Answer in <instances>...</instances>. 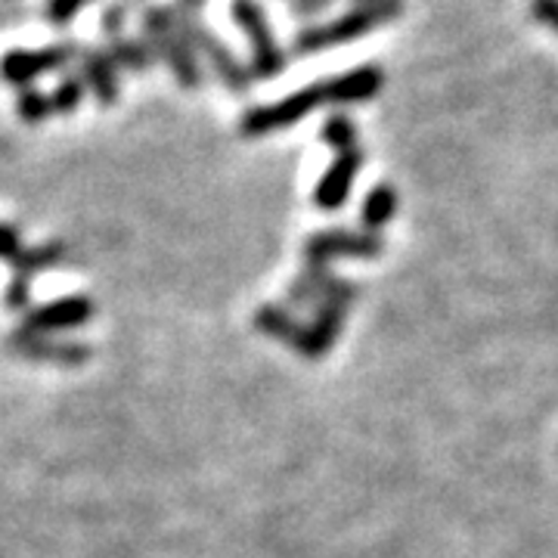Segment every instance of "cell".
<instances>
[{"mask_svg":"<svg viewBox=\"0 0 558 558\" xmlns=\"http://www.w3.org/2000/svg\"><path fill=\"white\" fill-rule=\"evenodd\" d=\"M385 252V240L366 230H319L304 242V270L289 289L292 307H311L317 304L326 282H329V260L332 258H363L373 260Z\"/></svg>","mask_w":558,"mask_h":558,"instance_id":"cell-1","label":"cell"},{"mask_svg":"<svg viewBox=\"0 0 558 558\" xmlns=\"http://www.w3.org/2000/svg\"><path fill=\"white\" fill-rule=\"evenodd\" d=\"M403 13V0H388V3H373V7H351L348 13H341L336 20L317 22V25H304L299 35L292 38V50L299 57H317L326 53L339 44L366 38L376 28L398 20Z\"/></svg>","mask_w":558,"mask_h":558,"instance_id":"cell-2","label":"cell"},{"mask_svg":"<svg viewBox=\"0 0 558 558\" xmlns=\"http://www.w3.org/2000/svg\"><path fill=\"white\" fill-rule=\"evenodd\" d=\"M143 32H146V40H149L156 60L168 62V69H171V75L180 87L199 90L205 75H202L199 53H196L193 40L180 22V10H174V7H146L143 10Z\"/></svg>","mask_w":558,"mask_h":558,"instance_id":"cell-3","label":"cell"},{"mask_svg":"<svg viewBox=\"0 0 558 558\" xmlns=\"http://www.w3.org/2000/svg\"><path fill=\"white\" fill-rule=\"evenodd\" d=\"M323 106H332L329 81H314V84L301 87V90L282 97V100L245 109L240 119V134L245 140L270 137V134L295 128L299 121H304L311 112H317Z\"/></svg>","mask_w":558,"mask_h":558,"instance_id":"cell-4","label":"cell"},{"mask_svg":"<svg viewBox=\"0 0 558 558\" xmlns=\"http://www.w3.org/2000/svg\"><path fill=\"white\" fill-rule=\"evenodd\" d=\"M357 301V286H351L348 279H329L323 295L317 301V314L314 323H301L299 339H295V354L304 360H319L332 351V344L339 341L344 329V317L351 311V304Z\"/></svg>","mask_w":558,"mask_h":558,"instance_id":"cell-5","label":"cell"},{"mask_svg":"<svg viewBox=\"0 0 558 558\" xmlns=\"http://www.w3.org/2000/svg\"><path fill=\"white\" fill-rule=\"evenodd\" d=\"M230 16L240 25V32L248 40L252 50V75L255 81H274L286 72V50L274 35V25L260 0H230Z\"/></svg>","mask_w":558,"mask_h":558,"instance_id":"cell-6","label":"cell"},{"mask_svg":"<svg viewBox=\"0 0 558 558\" xmlns=\"http://www.w3.org/2000/svg\"><path fill=\"white\" fill-rule=\"evenodd\" d=\"M180 22H183L190 40H193L196 53L205 57V62L211 65V72L218 75L220 84H223L230 94H248L252 84H255V75H252V69L236 57V50H230V44L220 40L218 35H215L196 13H190V10H180Z\"/></svg>","mask_w":558,"mask_h":558,"instance_id":"cell-7","label":"cell"},{"mask_svg":"<svg viewBox=\"0 0 558 558\" xmlns=\"http://www.w3.org/2000/svg\"><path fill=\"white\" fill-rule=\"evenodd\" d=\"M81 57V50L72 40H62V44H50V47H40V50H7L0 57V81L3 84H13V87H32L35 81L50 75V72H60L69 62H75Z\"/></svg>","mask_w":558,"mask_h":558,"instance_id":"cell-8","label":"cell"},{"mask_svg":"<svg viewBox=\"0 0 558 558\" xmlns=\"http://www.w3.org/2000/svg\"><path fill=\"white\" fill-rule=\"evenodd\" d=\"M97 314V304L90 295H65V299L47 301L35 311L25 314V326L22 329H32L40 336H60L69 329H78L84 323H90Z\"/></svg>","mask_w":558,"mask_h":558,"instance_id":"cell-9","label":"cell"},{"mask_svg":"<svg viewBox=\"0 0 558 558\" xmlns=\"http://www.w3.org/2000/svg\"><path fill=\"white\" fill-rule=\"evenodd\" d=\"M10 348L25 360H38V363H62V366H81L90 360V344L81 341L53 339V336H40L32 329H20L10 336Z\"/></svg>","mask_w":558,"mask_h":558,"instance_id":"cell-10","label":"cell"},{"mask_svg":"<svg viewBox=\"0 0 558 558\" xmlns=\"http://www.w3.org/2000/svg\"><path fill=\"white\" fill-rule=\"evenodd\" d=\"M363 149L354 153H341L332 159V165L326 168V174L317 180L314 186V205L319 211H339L344 208V202L354 190V180H357L360 168H363Z\"/></svg>","mask_w":558,"mask_h":558,"instance_id":"cell-11","label":"cell"},{"mask_svg":"<svg viewBox=\"0 0 558 558\" xmlns=\"http://www.w3.org/2000/svg\"><path fill=\"white\" fill-rule=\"evenodd\" d=\"M81 78L90 87V94L97 97L102 109H112L121 97V84H119V65L109 57V50H100V47H87L81 50Z\"/></svg>","mask_w":558,"mask_h":558,"instance_id":"cell-12","label":"cell"},{"mask_svg":"<svg viewBox=\"0 0 558 558\" xmlns=\"http://www.w3.org/2000/svg\"><path fill=\"white\" fill-rule=\"evenodd\" d=\"M381 87H385V72L376 62H366V65L348 69L336 78H329L332 106H363V102L376 100Z\"/></svg>","mask_w":558,"mask_h":558,"instance_id":"cell-13","label":"cell"},{"mask_svg":"<svg viewBox=\"0 0 558 558\" xmlns=\"http://www.w3.org/2000/svg\"><path fill=\"white\" fill-rule=\"evenodd\" d=\"M398 215V190L391 183H379L366 193V199L360 205V223L366 233H376L385 230Z\"/></svg>","mask_w":558,"mask_h":558,"instance_id":"cell-14","label":"cell"},{"mask_svg":"<svg viewBox=\"0 0 558 558\" xmlns=\"http://www.w3.org/2000/svg\"><path fill=\"white\" fill-rule=\"evenodd\" d=\"M109 57L116 60L121 72H134V75H146L156 65V53H153L149 40L128 38V35L109 40Z\"/></svg>","mask_w":558,"mask_h":558,"instance_id":"cell-15","label":"cell"},{"mask_svg":"<svg viewBox=\"0 0 558 558\" xmlns=\"http://www.w3.org/2000/svg\"><path fill=\"white\" fill-rule=\"evenodd\" d=\"M255 329L264 332L267 339H277V341H289V344H295L301 332V323L286 307H279V304H264L255 311Z\"/></svg>","mask_w":558,"mask_h":558,"instance_id":"cell-16","label":"cell"},{"mask_svg":"<svg viewBox=\"0 0 558 558\" xmlns=\"http://www.w3.org/2000/svg\"><path fill=\"white\" fill-rule=\"evenodd\" d=\"M62 258H65V245H60V242H47V245H38V248H25L20 260L13 264V277H22L32 282L38 274L50 270L53 264H60Z\"/></svg>","mask_w":558,"mask_h":558,"instance_id":"cell-17","label":"cell"},{"mask_svg":"<svg viewBox=\"0 0 558 558\" xmlns=\"http://www.w3.org/2000/svg\"><path fill=\"white\" fill-rule=\"evenodd\" d=\"M319 140L341 156V153H354L360 149L357 146V124L348 119L344 112H332L329 119L323 121V128H319Z\"/></svg>","mask_w":558,"mask_h":558,"instance_id":"cell-18","label":"cell"},{"mask_svg":"<svg viewBox=\"0 0 558 558\" xmlns=\"http://www.w3.org/2000/svg\"><path fill=\"white\" fill-rule=\"evenodd\" d=\"M16 116L25 124L38 128V124H44V121L50 119V116H57V112H53L50 94H40L38 87H22L20 100H16Z\"/></svg>","mask_w":558,"mask_h":558,"instance_id":"cell-19","label":"cell"},{"mask_svg":"<svg viewBox=\"0 0 558 558\" xmlns=\"http://www.w3.org/2000/svg\"><path fill=\"white\" fill-rule=\"evenodd\" d=\"M84 78L81 75H62L57 81V87L50 90V102H53V112L57 116H72L78 112L81 102H84Z\"/></svg>","mask_w":558,"mask_h":558,"instance_id":"cell-20","label":"cell"},{"mask_svg":"<svg viewBox=\"0 0 558 558\" xmlns=\"http://www.w3.org/2000/svg\"><path fill=\"white\" fill-rule=\"evenodd\" d=\"M124 25H128V7L121 0H112L100 16V28L106 40H116L124 35Z\"/></svg>","mask_w":558,"mask_h":558,"instance_id":"cell-21","label":"cell"},{"mask_svg":"<svg viewBox=\"0 0 558 558\" xmlns=\"http://www.w3.org/2000/svg\"><path fill=\"white\" fill-rule=\"evenodd\" d=\"M87 3H94V0H47V20L62 28L75 20Z\"/></svg>","mask_w":558,"mask_h":558,"instance_id":"cell-22","label":"cell"},{"mask_svg":"<svg viewBox=\"0 0 558 558\" xmlns=\"http://www.w3.org/2000/svg\"><path fill=\"white\" fill-rule=\"evenodd\" d=\"M22 252H25V245H22L20 230L13 223H0V260H7L13 267Z\"/></svg>","mask_w":558,"mask_h":558,"instance_id":"cell-23","label":"cell"},{"mask_svg":"<svg viewBox=\"0 0 558 558\" xmlns=\"http://www.w3.org/2000/svg\"><path fill=\"white\" fill-rule=\"evenodd\" d=\"M28 299H32V282L22 277H13L7 282V292H3V304L10 311H25L28 307Z\"/></svg>","mask_w":558,"mask_h":558,"instance_id":"cell-24","label":"cell"},{"mask_svg":"<svg viewBox=\"0 0 558 558\" xmlns=\"http://www.w3.org/2000/svg\"><path fill=\"white\" fill-rule=\"evenodd\" d=\"M531 16L549 28L553 35H558V0H531Z\"/></svg>","mask_w":558,"mask_h":558,"instance_id":"cell-25","label":"cell"},{"mask_svg":"<svg viewBox=\"0 0 558 558\" xmlns=\"http://www.w3.org/2000/svg\"><path fill=\"white\" fill-rule=\"evenodd\" d=\"M336 0H289V13L295 20H314L319 13H326Z\"/></svg>","mask_w":558,"mask_h":558,"instance_id":"cell-26","label":"cell"},{"mask_svg":"<svg viewBox=\"0 0 558 558\" xmlns=\"http://www.w3.org/2000/svg\"><path fill=\"white\" fill-rule=\"evenodd\" d=\"M205 7V0H180V10H190V13H199Z\"/></svg>","mask_w":558,"mask_h":558,"instance_id":"cell-27","label":"cell"},{"mask_svg":"<svg viewBox=\"0 0 558 558\" xmlns=\"http://www.w3.org/2000/svg\"><path fill=\"white\" fill-rule=\"evenodd\" d=\"M354 7H373V3H388V0H351Z\"/></svg>","mask_w":558,"mask_h":558,"instance_id":"cell-28","label":"cell"}]
</instances>
